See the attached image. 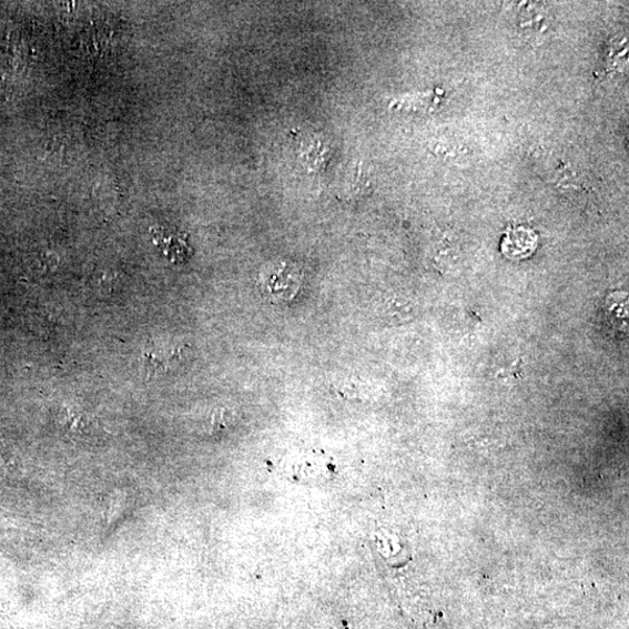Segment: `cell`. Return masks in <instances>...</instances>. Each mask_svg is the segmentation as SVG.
Instances as JSON below:
<instances>
[{"instance_id": "6da1fadb", "label": "cell", "mask_w": 629, "mask_h": 629, "mask_svg": "<svg viewBox=\"0 0 629 629\" xmlns=\"http://www.w3.org/2000/svg\"><path fill=\"white\" fill-rule=\"evenodd\" d=\"M154 244L174 264H184L191 258V247L183 232L160 227L152 229Z\"/></svg>"}]
</instances>
